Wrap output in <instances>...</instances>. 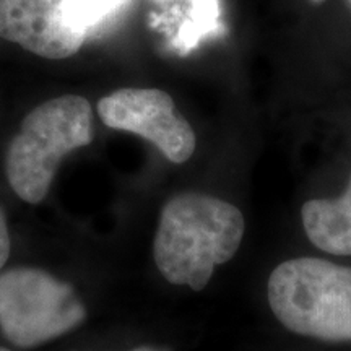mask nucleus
Here are the masks:
<instances>
[{"label": "nucleus", "mask_w": 351, "mask_h": 351, "mask_svg": "<svg viewBox=\"0 0 351 351\" xmlns=\"http://www.w3.org/2000/svg\"><path fill=\"white\" fill-rule=\"evenodd\" d=\"M244 217L230 202L195 194L165 205L155 236V262L169 283L195 291L207 287L217 265L234 257L244 236Z\"/></svg>", "instance_id": "1"}, {"label": "nucleus", "mask_w": 351, "mask_h": 351, "mask_svg": "<svg viewBox=\"0 0 351 351\" xmlns=\"http://www.w3.org/2000/svg\"><path fill=\"white\" fill-rule=\"evenodd\" d=\"M269 302L298 335L351 341V267L314 257L280 263L269 280Z\"/></svg>", "instance_id": "2"}, {"label": "nucleus", "mask_w": 351, "mask_h": 351, "mask_svg": "<svg viewBox=\"0 0 351 351\" xmlns=\"http://www.w3.org/2000/svg\"><path fill=\"white\" fill-rule=\"evenodd\" d=\"M93 114L85 98L65 95L26 116L7 155V178L13 191L38 204L49 191L60 161L93 138Z\"/></svg>", "instance_id": "3"}, {"label": "nucleus", "mask_w": 351, "mask_h": 351, "mask_svg": "<svg viewBox=\"0 0 351 351\" xmlns=\"http://www.w3.org/2000/svg\"><path fill=\"white\" fill-rule=\"evenodd\" d=\"M83 319L85 307L73 289L46 271L16 269L0 275V327L15 345H41Z\"/></svg>", "instance_id": "4"}, {"label": "nucleus", "mask_w": 351, "mask_h": 351, "mask_svg": "<svg viewBox=\"0 0 351 351\" xmlns=\"http://www.w3.org/2000/svg\"><path fill=\"white\" fill-rule=\"evenodd\" d=\"M98 112L108 127L140 135L155 145L171 163H186L194 155V129L166 91L153 88L114 91L99 101Z\"/></svg>", "instance_id": "5"}, {"label": "nucleus", "mask_w": 351, "mask_h": 351, "mask_svg": "<svg viewBox=\"0 0 351 351\" xmlns=\"http://www.w3.org/2000/svg\"><path fill=\"white\" fill-rule=\"evenodd\" d=\"M69 0H0V34L46 59H65L85 34L69 21Z\"/></svg>", "instance_id": "6"}, {"label": "nucleus", "mask_w": 351, "mask_h": 351, "mask_svg": "<svg viewBox=\"0 0 351 351\" xmlns=\"http://www.w3.org/2000/svg\"><path fill=\"white\" fill-rule=\"evenodd\" d=\"M301 217L315 247L333 256H351V179L339 199L306 202Z\"/></svg>", "instance_id": "7"}, {"label": "nucleus", "mask_w": 351, "mask_h": 351, "mask_svg": "<svg viewBox=\"0 0 351 351\" xmlns=\"http://www.w3.org/2000/svg\"><path fill=\"white\" fill-rule=\"evenodd\" d=\"M127 0H69V21L86 36L96 26L119 12Z\"/></svg>", "instance_id": "8"}, {"label": "nucleus", "mask_w": 351, "mask_h": 351, "mask_svg": "<svg viewBox=\"0 0 351 351\" xmlns=\"http://www.w3.org/2000/svg\"><path fill=\"white\" fill-rule=\"evenodd\" d=\"M8 254H10V236H8L5 218L0 212V270H2L3 263L7 262Z\"/></svg>", "instance_id": "9"}, {"label": "nucleus", "mask_w": 351, "mask_h": 351, "mask_svg": "<svg viewBox=\"0 0 351 351\" xmlns=\"http://www.w3.org/2000/svg\"><path fill=\"white\" fill-rule=\"evenodd\" d=\"M134 351H166L163 348H155V346H140V348L134 350Z\"/></svg>", "instance_id": "10"}, {"label": "nucleus", "mask_w": 351, "mask_h": 351, "mask_svg": "<svg viewBox=\"0 0 351 351\" xmlns=\"http://www.w3.org/2000/svg\"><path fill=\"white\" fill-rule=\"evenodd\" d=\"M311 2H313V3H322L324 0H311Z\"/></svg>", "instance_id": "11"}, {"label": "nucleus", "mask_w": 351, "mask_h": 351, "mask_svg": "<svg viewBox=\"0 0 351 351\" xmlns=\"http://www.w3.org/2000/svg\"><path fill=\"white\" fill-rule=\"evenodd\" d=\"M0 351H8V350H5V348H0Z\"/></svg>", "instance_id": "12"}, {"label": "nucleus", "mask_w": 351, "mask_h": 351, "mask_svg": "<svg viewBox=\"0 0 351 351\" xmlns=\"http://www.w3.org/2000/svg\"><path fill=\"white\" fill-rule=\"evenodd\" d=\"M348 3H350V5H351V0H348Z\"/></svg>", "instance_id": "13"}]
</instances>
